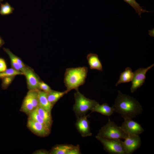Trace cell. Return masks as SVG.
Masks as SVG:
<instances>
[{
	"instance_id": "cell-20",
	"label": "cell",
	"mask_w": 154,
	"mask_h": 154,
	"mask_svg": "<svg viewBox=\"0 0 154 154\" xmlns=\"http://www.w3.org/2000/svg\"><path fill=\"white\" fill-rule=\"evenodd\" d=\"M35 110L42 118L52 126V120L51 113L39 105L35 109Z\"/></svg>"
},
{
	"instance_id": "cell-1",
	"label": "cell",
	"mask_w": 154,
	"mask_h": 154,
	"mask_svg": "<svg viewBox=\"0 0 154 154\" xmlns=\"http://www.w3.org/2000/svg\"><path fill=\"white\" fill-rule=\"evenodd\" d=\"M113 106L115 112L120 114L123 119H132L141 114L143 111L141 105L135 98L123 94L119 90Z\"/></svg>"
},
{
	"instance_id": "cell-31",
	"label": "cell",
	"mask_w": 154,
	"mask_h": 154,
	"mask_svg": "<svg viewBox=\"0 0 154 154\" xmlns=\"http://www.w3.org/2000/svg\"><path fill=\"white\" fill-rule=\"evenodd\" d=\"M5 44V42L2 38L0 36V48Z\"/></svg>"
},
{
	"instance_id": "cell-24",
	"label": "cell",
	"mask_w": 154,
	"mask_h": 154,
	"mask_svg": "<svg viewBox=\"0 0 154 154\" xmlns=\"http://www.w3.org/2000/svg\"><path fill=\"white\" fill-rule=\"evenodd\" d=\"M14 8L12 7L8 3L4 4L0 3V14L2 15H8L13 13Z\"/></svg>"
},
{
	"instance_id": "cell-29",
	"label": "cell",
	"mask_w": 154,
	"mask_h": 154,
	"mask_svg": "<svg viewBox=\"0 0 154 154\" xmlns=\"http://www.w3.org/2000/svg\"><path fill=\"white\" fill-rule=\"evenodd\" d=\"M7 69L6 62L4 59L0 58V72H3Z\"/></svg>"
},
{
	"instance_id": "cell-9",
	"label": "cell",
	"mask_w": 154,
	"mask_h": 154,
	"mask_svg": "<svg viewBox=\"0 0 154 154\" xmlns=\"http://www.w3.org/2000/svg\"><path fill=\"white\" fill-rule=\"evenodd\" d=\"M27 126L33 133L38 136L45 137L49 135L50 133L51 129L29 118Z\"/></svg>"
},
{
	"instance_id": "cell-7",
	"label": "cell",
	"mask_w": 154,
	"mask_h": 154,
	"mask_svg": "<svg viewBox=\"0 0 154 154\" xmlns=\"http://www.w3.org/2000/svg\"><path fill=\"white\" fill-rule=\"evenodd\" d=\"M124 121L120 127L128 135H139L144 129L137 122L129 118L124 119Z\"/></svg>"
},
{
	"instance_id": "cell-13",
	"label": "cell",
	"mask_w": 154,
	"mask_h": 154,
	"mask_svg": "<svg viewBox=\"0 0 154 154\" xmlns=\"http://www.w3.org/2000/svg\"><path fill=\"white\" fill-rule=\"evenodd\" d=\"M90 111L92 112H97L104 116L110 117L115 112V108L113 106L111 107L106 103L101 105L98 103Z\"/></svg>"
},
{
	"instance_id": "cell-23",
	"label": "cell",
	"mask_w": 154,
	"mask_h": 154,
	"mask_svg": "<svg viewBox=\"0 0 154 154\" xmlns=\"http://www.w3.org/2000/svg\"><path fill=\"white\" fill-rule=\"evenodd\" d=\"M23 75L21 72L11 68L7 69L4 71L0 72V78L11 76H15L17 75Z\"/></svg>"
},
{
	"instance_id": "cell-4",
	"label": "cell",
	"mask_w": 154,
	"mask_h": 154,
	"mask_svg": "<svg viewBox=\"0 0 154 154\" xmlns=\"http://www.w3.org/2000/svg\"><path fill=\"white\" fill-rule=\"evenodd\" d=\"M97 135L110 139H125L128 135L114 121L108 118V122L99 130Z\"/></svg>"
},
{
	"instance_id": "cell-25",
	"label": "cell",
	"mask_w": 154,
	"mask_h": 154,
	"mask_svg": "<svg viewBox=\"0 0 154 154\" xmlns=\"http://www.w3.org/2000/svg\"><path fill=\"white\" fill-rule=\"evenodd\" d=\"M38 90H29L27 93L30 98L35 109L39 104Z\"/></svg>"
},
{
	"instance_id": "cell-11",
	"label": "cell",
	"mask_w": 154,
	"mask_h": 154,
	"mask_svg": "<svg viewBox=\"0 0 154 154\" xmlns=\"http://www.w3.org/2000/svg\"><path fill=\"white\" fill-rule=\"evenodd\" d=\"M23 75L25 76L27 87L29 90H39V85L40 81L32 68L27 66Z\"/></svg>"
},
{
	"instance_id": "cell-27",
	"label": "cell",
	"mask_w": 154,
	"mask_h": 154,
	"mask_svg": "<svg viewBox=\"0 0 154 154\" xmlns=\"http://www.w3.org/2000/svg\"><path fill=\"white\" fill-rule=\"evenodd\" d=\"M39 90L47 93L51 89L48 84L43 81H40L39 83Z\"/></svg>"
},
{
	"instance_id": "cell-19",
	"label": "cell",
	"mask_w": 154,
	"mask_h": 154,
	"mask_svg": "<svg viewBox=\"0 0 154 154\" xmlns=\"http://www.w3.org/2000/svg\"><path fill=\"white\" fill-rule=\"evenodd\" d=\"M35 109L30 98L27 94L23 100L20 111L28 115Z\"/></svg>"
},
{
	"instance_id": "cell-12",
	"label": "cell",
	"mask_w": 154,
	"mask_h": 154,
	"mask_svg": "<svg viewBox=\"0 0 154 154\" xmlns=\"http://www.w3.org/2000/svg\"><path fill=\"white\" fill-rule=\"evenodd\" d=\"M3 50L10 58L12 67L23 73L27 66L25 65L21 59L13 53L9 48H3Z\"/></svg>"
},
{
	"instance_id": "cell-28",
	"label": "cell",
	"mask_w": 154,
	"mask_h": 154,
	"mask_svg": "<svg viewBox=\"0 0 154 154\" xmlns=\"http://www.w3.org/2000/svg\"><path fill=\"white\" fill-rule=\"evenodd\" d=\"M81 154L79 145L74 146L72 149L68 152V154Z\"/></svg>"
},
{
	"instance_id": "cell-16",
	"label": "cell",
	"mask_w": 154,
	"mask_h": 154,
	"mask_svg": "<svg viewBox=\"0 0 154 154\" xmlns=\"http://www.w3.org/2000/svg\"><path fill=\"white\" fill-rule=\"evenodd\" d=\"M38 105L51 113L53 106L48 101L46 93L38 90Z\"/></svg>"
},
{
	"instance_id": "cell-15",
	"label": "cell",
	"mask_w": 154,
	"mask_h": 154,
	"mask_svg": "<svg viewBox=\"0 0 154 154\" xmlns=\"http://www.w3.org/2000/svg\"><path fill=\"white\" fill-rule=\"evenodd\" d=\"M74 146L72 144H56L49 151V154H68Z\"/></svg>"
},
{
	"instance_id": "cell-6",
	"label": "cell",
	"mask_w": 154,
	"mask_h": 154,
	"mask_svg": "<svg viewBox=\"0 0 154 154\" xmlns=\"http://www.w3.org/2000/svg\"><path fill=\"white\" fill-rule=\"evenodd\" d=\"M154 66V64H153L146 68H140L133 72V76L130 88L131 93L134 92L142 86L146 78V73Z\"/></svg>"
},
{
	"instance_id": "cell-5",
	"label": "cell",
	"mask_w": 154,
	"mask_h": 154,
	"mask_svg": "<svg viewBox=\"0 0 154 154\" xmlns=\"http://www.w3.org/2000/svg\"><path fill=\"white\" fill-rule=\"evenodd\" d=\"M96 138L103 146L104 150L109 154H126L123 141L119 139H110L103 138L98 135Z\"/></svg>"
},
{
	"instance_id": "cell-3",
	"label": "cell",
	"mask_w": 154,
	"mask_h": 154,
	"mask_svg": "<svg viewBox=\"0 0 154 154\" xmlns=\"http://www.w3.org/2000/svg\"><path fill=\"white\" fill-rule=\"evenodd\" d=\"M75 103L73 110L77 117L86 115L98 103L95 100H91L85 97L78 90L74 94Z\"/></svg>"
},
{
	"instance_id": "cell-30",
	"label": "cell",
	"mask_w": 154,
	"mask_h": 154,
	"mask_svg": "<svg viewBox=\"0 0 154 154\" xmlns=\"http://www.w3.org/2000/svg\"><path fill=\"white\" fill-rule=\"evenodd\" d=\"M35 153L38 154H48L49 151L44 149H40L36 151Z\"/></svg>"
},
{
	"instance_id": "cell-14",
	"label": "cell",
	"mask_w": 154,
	"mask_h": 154,
	"mask_svg": "<svg viewBox=\"0 0 154 154\" xmlns=\"http://www.w3.org/2000/svg\"><path fill=\"white\" fill-rule=\"evenodd\" d=\"M86 58L91 69L102 71V65L99 58L97 54L90 53L87 55Z\"/></svg>"
},
{
	"instance_id": "cell-10",
	"label": "cell",
	"mask_w": 154,
	"mask_h": 154,
	"mask_svg": "<svg viewBox=\"0 0 154 154\" xmlns=\"http://www.w3.org/2000/svg\"><path fill=\"white\" fill-rule=\"evenodd\" d=\"M88 115H85L77 117L76 127L79 133L82 137H87L92 135L90 122L88 119Z\"/></svg>"
},
{
	"instance_id": "cell-2",
	"label": "cell",
	"mask_w": 154,
	"mask_h": 154,
	"mask_svg": "<svg viewBox=\"0 0 154 154\" xmlns=\"http://www.w3.org/2000/svg\"><path fill=\"white\" fill-rule=\"evenodd\" d=\"M88 72V68L85 66L67 68L64 78L67 92L73 89L78 90V87L84 84Z\"/></svg>"
},
{
	"instance_id": "cell-18",
	"label": "cell",
	"mask_w": 154,
	"mask_h": 154,
	"mask_svg": "<svg viewBox=\"0 0 154 154\" xmlns=\"http://www.w3.org/2000/svg\"><path fill=\"white\" fill-rule=\"evenodd\" d=\"M133 76V72L129 67L126 68L124 71L122 72L120 76L119 79L116 84L117 86L122 83H127L131 81Z\"/></svg>"
},
{
	"instance_id": "cell-8",
	"label": "cell",
	"mask_w": 154,
	"mask_h": 154,
	"mask_svg": "<svg viewBox=\"0 0 154 154\" xmlns=\"http://www.w3.org/2000/svg\"><path fill=\"white\" fill-rule=\"evenodd\" d=\"M123 141L126 154H131L138 149L141 145L139 135H129Z\"/></svg>"
},
{
	"instance_id": "cell-22",
	"label": "cell",
	"mask_w": 154,
	"mask_h": 154,
	"mask_svg": "<svg viewBox=\"0 0 154 154\" xmlns=\"http://www.w3.org/2000/svg\"><path fill=\"white\" fill-rule=\"evenodd\" d=\"M125 2L127 3L135 11L136 13H137L140 17L141 18V14L145 12H149L150 11H147L145 9H143L140 5L135 0H123Z\"/></svg>"
},
{
	"instance_id": "cell-21",
	"label": "cell",
	"mask_w": 154,
	"mask_h": 154,
	"mask_svg": "<svg viewBox=\"0 0 154 154\" xmlns=\"http://www.w3.org/2000/svg\"><path fill=\"white\" fill-rule=\"evenodd\" d=\"M29 118L39 122L46 127L51 129V126L42 118L35 109L28 114Z\"/></svg>"
},
{
	"instance_id": "cell-32",
	"label": "cell",
	"mask_w": 154,
	"mask_h": 154,
	"mask_svg": "<svg viewBox=\"0 0 154 154\" xmlns=\"http://www.w3.org/2000/svg\"><path fill=\"white\" fill-rule=\"evenodd\" d=\"M3 1V0H0V3H1V2Z\"/></svg>"
},
{
	"instance_id": "cell-17",
	"label": "cell",
	"mask_w": 154,
	"mask_h": 154,
	"mask_svg": "<svg viewBox=\"0 0 154 154\" xmlns=\"http://www.w3.org/2000/svg\"><path fill=\"white\" fill-rule=\"evenodd\" d=\"M68 93L66 90L64 92H60L51 90L46 93L48 100L52 106L64 95Z\"/></svg>"
},
{
	"instance_id": "cell-26",
	"label": "cell",
	"mask_w": 154,
	"mask_h": 154,
	"mask_svg": "<svg viewBox=\"0 0 154 154\" xmlns=\"http://www.w3.org/2000/svg\"><path fill=\"white\" fill-rule=\"evenodd\" d=\"M15 76H11L3 78L1 79V87L2 89H7L10 85L15 78Z\"/></svg>"
}]
</instances>
